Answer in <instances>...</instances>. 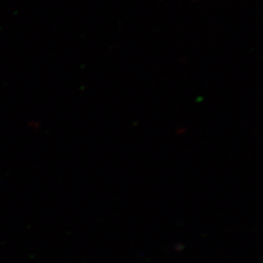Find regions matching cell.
Wrapping results in <instances>:
<instances>
[]
</instances>
